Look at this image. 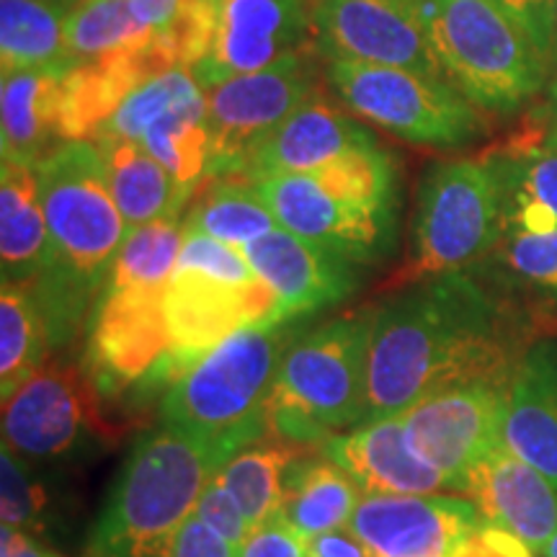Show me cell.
Listing matches in <instances>:
<instances>
[{"label": "cell", "mask_w": 557, "mask_h": 557, "mask_svg": "<svg viewBox=\"0 0 557 557\" xmlns=\"http://www.w3.org/2000/svg\"><path fill=\"white\" fill-rule=\"evenodd\" d=\"M278 227L344 256L346 261L374 263L387 253L395 235V214L351 205L333 197L310 173H276L253 178Z\"/></svg>", "instance_id": "cell-15"}, {"label": "cell", "mask_w": 557, "mask_h": 557, "mask_svg": "<svg viewBox=\"0 0 557 557\" xmlns=\"http://www.w3.org/2000/svg\"><path fill=\"white\" fill-rule=\"evenodd\" d=\"M315 47L207 90V178H243L250 160L292 111L318 90Z\"/></svg>", "instance_id": "cell-9"}, {"label": "cell", "mask_w": 557, "mask_h": 557, "mask_svg": "<svg viewBox=\"0 0 557 557\" xmlns=\"http://www.w3.org/2000/svg\"><path fill=\"white\" fill-rule=\"evenodd\" d=\"M139 145L171 173L181 189L194 194L207 178L209 165L207 109L165 116L139 137Z\"/></svg>", "instance_id": "cell-36"}, {"label": "cell", "mask_w": 557, "mask_h": 557, "mask_svg": "<svg viewBox=\"0 0 557 557\" xmlns=\"http://www.w3.org/2000/svg\"><path fill=\"white\" fill-rule=\"evenodd\" d=\"M47 336L45 315L32 289L3 282L0 292V389L9 400L16 389L45 364Z\"/></svg>", "instance_id": "cell-33"}, {"label": "cell", "mask_w": 557, "mask_h": 557, "mask_svg": "<svg viewBox=\"0 0 557 557\" xmlns=\"http://www.w3.org/2000/svg\"><path fill=\"white\" fill-rule=\"evenodd\" d=\"M169 557H238V547L191 513L173 540Z\"/></svg>", "instance_id": "cell-45"}, {"label": "cell", "mask_w": 557, "mask_h": 557, "mask_svg": "<svg viewBox=\"0 0 557 557\" xmlns=\"http://www.w3.org/2000/svg\"><path fill=\"white\" fill-rule=\"evenodd\" d=\"M302 447L289 442H256L222 465L218 478L238 500L250 529L282 513L289 468Z\"/></svg>", "instance_id": "cell-31"}, {"label": "cell", "mask_w": 557, "mask_h": 557, "mask_svg": "<svg viewBox=\"0 0 557 557\" xmlns=\"http://www.w3.org/2000/svg\"><path fill=\"white\" fill-rule=\"evenodd\" d=\"M0 517L3 527L24 529V532H41L47 519V491L34 478V472L11 447L0 449Z\"/></svg>", "instance_id": "cell-39"}, {"label": "cell", "mask_w": 557, "mask_h": 557, "mask_svg": "<svg viewBox=\"0 0 557 557\" xmlns=\"http://www.w3.org/2000/svg\"><path fill=\"white\" fill-rule=\"evenodd\" d=\"M542 557H557V534L553 540H549V545L545 547V553H542Z\"/></svg>", "instance_id": "cell-52"}, {"label": "cell", "mask_w": 557, "mask_h": 557, "mask_svg": "<svg viewBox=\"0 0 557 557\" xmlns=\"http://www.w3.org/2000/svg\"><path fill=\"white\" fill-rule=\"evenodd\" d=\"M295 338L292 323H271L222 341L171 382L160 400V423L233 455L269 436L271 389Z\"/></svg>", "instance_id": "cell-4"}, {"label": "cell", "mask_w": 557, "mask_h": 557, "mask_svg": "<svg viewBox=\"0 0 557 557\" xmlns=\"http://www.w3.org/2000/svg\"><path fill=\"white\" fill-rule=\"evenodd\" d=\"M374 145H377V137L364 124L351 120L346 111L333 107L315 90L261 145L243 178L253 181L276 176V173H312L348 152L374 148Z\"/></svg>", "instance_id": "cell-22"}, {"label": "cell", "mask_w": 557, "mask_h": 557, "mask_svg": "<svg viewBox=\"0 0 557 557\" xmlns=\"http://www.w3.org/2000/svg\"><path fill=\"white\" fill-rule=\"evenodd\" d=\"M493 165L504 205V235H545L557 230V150L545 145L504 150Z\"/></svg>", "instance_id": "cell-27"}, {"label": "cell", "mask_w": 557, "mask_h": 557, "mask_svg": "<svg viewBox=\"0 0 557 557\" xmlns=\"http://www.w3.org/2000/svg\"><path fill=\"white\" fill-rule=\"evenodd\" d=\"M459 496L475 504L485 524L506 529L537 555L557 534V485L506 447L480 459Z\"/></svg>", "instance_id": "cell-19"}, {"label": "cell", "mask_w": 557, "mask_h": 557, "mask_svg": "<svg viewBox=\"0 0 557 557\" xmlns=\"http://www.w3.org/2000/svg\"><path fill=\"white\" fill-rule=\"evenodd\" d=\"M323 455L357 480L364 496H431L449 480L410 447L406 418H369L323 444Z\"/></svg>", "instance_id": "cell-20"}, {"label": "cell", "mask_w": 557, "mask_h": 557, "mask_svg": "<svg viewBox=\"0 0 557 557\" xmlns=\"http://www.w3.org/2000/svg\"><path fill=\"white\" fill-rule=\"evenodd\" d=\"M184 246V220L178 214L132 227L111 263L103 287H169Z\"/></svg>", "instance_id": "cell-35"}, {"label": "cell", "mask_w": 557, "mask_h": 557, "mask_svg": "<svg viewBox=\"0 0 557 557\" xmlns=\"http://www.w3.org/2000/svg\"><path fill=\"white\" fill-rule=\"evenodd\" d=\"M165 287H103L90 312L86 361L103 389L173 380Z\"/></svg>", "instance_id": "cell-11"}, {"label": "cell", "mask_w": 557, "mask_h": 557, "mask_svg": "<svg viewBox=\"0 0 557 557\" xmlns=\"http://www.w3.org/2000/svg\"><path fill=\"white\" fill-rule=\"evenodd\" d=\"M364 493L333 459H302L289 468L282 517L305 537L346 529Z\"/></svg>", "instance_id": "cell-28"}, {"label": "cell", "mask_w": 557, "mask_h": 557, "mask_svg": "<svg viewBox=\"0 0 557 557\" xmlns=\"http://www.w3.org/2000/svg\"><path fill=\"white\" fill-rule=\"evenodd\" d=\"M194 513L205 521L207 527H212L214 532L222 534L230 545L240 547L246 537L250 534V524L243 513V508L238 506V500L230 496V491L220 483V478L214 475L201 491V496L197 500V508Z\"/></svg>", "instance_id": "cell-41"}, {"label": "cell", "mask_w": 557, "mask_h": 557, "mask_svg": "<svg viewBox=\"0 0 557 557\" xmlns=\"http://www.w3.org/2000/svg\"><path fill=\"white\" fill-rule=\"evenodd\" d=\"M186 0H129L135 16L143 21L150 29L163 32L169 29L173 21L178 18L181 9H184Z\"/></svg>", "instance_id": "cell-48"}, {"label": "cell", "mask_w": 557, "mask_h": 557, "mask_svg": "<svg viewBox=\"0 0 557 557\" xmlns=\"http://www.w3.org/2000/svg\"><path fill=\"white\" fill-rule=\"evenodd\" d=\"M171 67L178 65L160 45L158 34L150 45L67 67L58 107L62 143H94L132 90Z\"/></svg>", "instance_id": "cell-21"}, {"label": "cell", "mask_w": 557, "mask_h": 557, "mask_svg": "<svg viewBox=\"0 0 557 557\" xmlns=\"http://www.w3.org/2000/svg\"><path fill=\"white\" fill-rule=\"evenodd\" d=\"M549 127L545 132V148L557 150V70L549 81Z\"/></svg>", "instance_id": "cell-49"}, {"label": "cell", "mask_w": 557, "mask_h": 557, "mask_svg": "<svg viewBox=\"0 0 557 557\" xmlns=\"http://www.w3.org/2000/svg\"><path fill=\"white\" fill-rule=\"evenodd\" d=\"M496 256L508 282L545 308L557 310V230L545 235H504Z\"/></svg>", "instance_id": "cell-38"}, {"label": "cell", "mask_w": 557, "mask_h": 557, "mask_svg": "<svg viewBox=\"0 0 557 557\" xmlns=\"http://www.w3.org/2000/svg\"><path fill=\"white\" fill-rule=\"evenodd\" d=\"M199 109H207V90L199 86L189 67H171L132 90L99 137H127L139 143L156 122L176 111Z\"/></svg>", "instance_id": "cell-34"}, {"label": "cell", "mask_w": 557, "mask_h": 557, "mask_svg": "<svg viewBox=\"0 0 557 557\" xmlns=\"http://www.w3.org/2000/svg\"><path fill=\"white\" fill-rule=\"evenodd\" d=\"M243 253L261 282L274 292L278 323H295L344 302L357 289V263L284 227L248 243Z\"/></svg>", "instance_id": "cell-18"}, {"label": "cell", "mask_w": 557, "mask_h": 557, "mask_svg": "<svg viewBox=\"0 0 557 557\" xmlns=\"http://www.w3.org/2000/svg\"><path fill=\"white\" fill-rule=\"evenodd\" d=\"M508 380L485 377L434 389L403 413L410 447L449 480L451 493H459L480 459L506 447Z\"/></svg>", "instance_id": "cell-10"}, {"label": "cell", "mask_w": 557, "mask_h": 557, "mask_svg": "<svg viewBox=\"0 0 557 557\" xmlns=\"http://www.w3.org/2000/svg\"><path fill=\"white\" fill-rule=\"evenodd\" d=\"M41 3H50V5H62V9H70V11H73L75 5L81 3V0H41Z\"/></svg>", "instance_id": "cell-51"}, {"label": "cell", "mask_w": 557, "mask_h": 557, "mask_svg": "<svg viewBox=\"0 0 557 557\" xmlns=\"http://www.w3.org/2000/svg\"><path fill=\"white\" fill-rule=\"evenodd\" d=\"M70 9L41 0H0V67L3 75L24 70L70 67L65 26Z\"/></svg>", "instance_id": "cell-29"}, {"label": "cell", "mask_w": 557, "mask_h": 557, "mask_svg": "<svg viewBox=\"0 0 557 557\" xmlns=\"http://www.w3.org/2000/svg\"><path fill=\"white\" fill-rule=\"evenodd\" d=\"M312 41L325 62L400 67L444 78L421 13L410 0H315Z\"/></svg>", "instance_id": "cell-12"}, {"label": "cell", "mask_w": 557, "mask_h": 557, "mask_svg": "<svg viewBox=\"0 0 557 557\" xmlns=\"http://www.w3.org/2000/svg\"><path fill=\"white\" fill-rule=\"evenodd\" d=\"M156 29L135 16L129 0H81L67 13L65 50L70 67L150 45Z\"/></svg>", "instance_id": "cell-32"}, {"label": "cell", "mask_w": 557, "mask_h": 557, "mask_svg": "<svg viewBox=\"0 0 557 557\" xmlns=\"http://www.w3.org/2000/svg\"><path fill=\"white\" fill-rule=\"evenodd\" d=\"M315 47L310 0H218L205 60L191 70L205 90L259 73Z\"/></svg>", "instance_id": "cell-14"}, {"label": "cell", "mask_w": 557, "mask_h": 557, "mask_svg": "<svg viewBox=\"0 0 557 557\" xmlns=\"http://www.w3.org/2000/svg\"><path fill=\"white\" fill-rule=\"evenodd\" d=\"M310 176L333 197L395 214V165L380 145L348 152Z\"/></svg>", "instance_id": "cell-37"}, {"label": "cell", "mask_w": 557, "mask_h": 557, "mask_svg": "<svg viewBox=\"0 0 557 557\" xmlns=\"http://www.w3.org/2000/svg\"><path fill=\"white\" fill-rule=\"evenodd\" d=\"M94 395L75 367L45 361L3 400V444L26 459L65 457L90 423Z\"/></svg>", "instance_id": "cell-16"}, {"label": "cell", "mask_w": 557, "mask_h": 557, "mask_svg": "<svg viewBox=\"0 0 557 557\" xmlns=\"http://www.w3.org/2000/svg\"><path fill=\"white\" fill-rule=\"evenodd\" d=\"M238 557H310V540L299 534L282 513L250 529Z\"/></svg>", "instance_id": "cell-42"}, {"label": "cell", "mask_w": 557, "mask_h": 557, "mask_svg": "<svg viewBox=\"0 0 557 557\" xmlns=\"http://www.w3.org/2000/svg\"><path fill=\"white\" fill-rule=\"evenodd\" d=\"M549 67L557 70V3L553 11V52H549Z\"/></svg>", "instance_id": "cell-50"}, {"label": "cell", "mask_w": 557, "mask_h": 557, "mask_svg": "<svg viewBox=\"0 0 557 557\" xmlns=\"http://www.w3.org/2000/svg\"><path fill=\"white\" fill-rule=\"evenodd\" d=\"M504 444L557 485V348L521 354L508 380Z\"/></svg>", "instance_id": "cell-23"}, {"label": "cell", "mask_w": 557, "mask_h": 557, "mask_svg": "<svg viewBox=\"0 0 557 557\" xmlns=\"http://www.w3.org/2000/svg\"><path fill=\"white\" fill-rule=\"evenodd\" d=\"M374 312H346L299 333L271 389V436L297 447H318L364 421Z\"/></svg>", "instance_id": "cell-5"}, {"label": "cell", "mask_w": 557, "mask_h": 557, "mask_svg": "<svg viewBox=\"0 0 557 557\" xmlns=\"http://www.w3.org/2000/svg\"><path fill=\"white\" fill-rule=\"evenodd\" d=\"M447 557H542L527 545L524 540L513 537L506 529L493 524H480L465 534Z\"/></svg>", "instance_id": "cell-43"}, {"label": "cell", "mask_w": 557, "mask_h": 557, "mask_svg": "<svg viewBox=\"0 0 557 557\" xmlns=\"http://www.w3.org/2000/svg\"><path fill=\"white\" fill-rule=\"evenodd\" d=\"M67 67L24 70L3 75L0 86V139L3 160L37 165L50 158L60 137V83Z\"/></svg>", "instance_id": "cell-25"}, {"label": "cell", "mask_w": 557, "mask_h": 557, "mask_svg": "<svg viewBox=\"0 0 557 557\" xmlns=\"http://www.w3.org/2000/svg\"><path fill=\"white\" fill-rule=\"evenodd\" d=\"M504 238L500 186L487 160H447L421 181L408 261L393 287L457 274L485 259Z\"/></svg>", "instance_id": "cell-7"}, {"label": "cell", "mask_w": 557, "mask_h": 557, "mask_svg": "<svg viewBox=\"0 0 557 557\" xmlns=\"http://www.w3.org/2000/svg\"><path fill=\"white\" fill-rule=\"evenodd\" d=\"M310 557H377L361 542L351 529H336V532L310 537Z\"/></svg>", "instance_id": "cell-46"}, {"label": "cell", "mask_w": 557, "mask_h": 557, "mask_svg": "<svg viewBox=\"0 0 557 557\" xmlns=\"http://www.w3.org/2000/svg\"><path fill=\"white\" fill-rule=\"evenodd\" d=\"M483 517L465 496H361L348 529L377 557H447Z\"/></svg>", "instance_id": "cell-17"}, {"label": "cell", "mask_w": 557, "mask_h": 557, "mask_svg": "<svg viewBox=\"0 0 557 557\" xmlns=\"http://www.w3.org/2000/svg\"><path fill=\"white\" fill-rule=\"evenodd\" d=\"M444 78L472 107L511 114L545 86L549 67L496 0H416Z\"/></svg>", "instance_id": "cell-6"}, {"label": "cell", "mask_w": 557, "mask_h": 557, "mask_svg": "<svg viewBox=\"0 0 557 557\" xmlns=\"http://www.w3.org/2000/svg\"><path fill=\"white\" fill-rule=\"evenodd\" d=\"M109 191L120 207L127 227L178 214L191 199V191L181 189L173 176L143 145L127 137H96Z\"/></svg>", "instance_id": "cell-26"}, {"label": "cell", "mask_w": 557, "mask_h": 557, "mask_svg": "<svg viewBox=\"0 0 557 557\" xmlns=\"http://www.w3.org/2000/svg\"><path fill=\"white\" fill-rule=\"evenodd\" d=\"M325 81L359 120L431 148H462L483 129L478 107L444 78L400 67L325 62Z\"/></svg>", "instance_id": "cell-8"}, {"label": "cell", "mask_w": 557, "mask_h": 557, "mask_svg": "<svg viewBox=\"0 0 557 557\" xmlns=\"http://www.w3.org/2000/svg\"><path fill=\"white\" fill-rule=\"evenodd\" d=\"M163 308L173 380L238 331L278 323L276 297L261 278L235 284L197 269H173Z\"/></svg>", "instance_id": "cell-13"}, {"label": "cell", "mask_w": 557, "mask_h": 557, "mask_svg": "<svg viewBox=\"0 0 557 557\" xmlns=\"http://www.w3.org/2000/svg\"><path fill=\"white\" fill-rule=\"evenodd\" d=\"M410 3H416V0H410Z\"/></svg>", "instance_id": "cell-53"}, {"label": "cell", "mask_w": 557, "mask_h": 557, "mask_svg": "<svg viewBox=\"0 0 557 557\" xmlns=\"http://www.w3.org/2000/svg\"><path fill=\"white\" fill-rule=\"evenodd\" d=\"M233 457L163 423L145 431L109 487L83 557H169L205 485Z\"/></svg>", "instance_id": "cell-3"}, {"label": "cell", "mask_w": 557, "mask_h": 557, "mask_svg": "<svg viewBox=\"0 0 557 557\" xmlns=\"http://www.w3.org/2000/svg\"><path fill=\"white\" fill-rule=\"evenodd\" d=\"M50 227L34 165L3 160L0 169V261L3 282L32 289L50 261Z\"/></svg>", "instance_id": "cell-24"}, {"label": "cell", "mask_w": 557, "mask_h": 557, "mask_svg": "<svg viewBox=\"0 0 557 557\" xmlns=\"http://www.w3.org/2000/svg\"><path fill=\"white\" fill-rule=\"evenodd\" d=\"M519 359L500 305L465 271L410 284L374 312L364 421L459 382L511 377Z\"/></svg>", "instance_id": "cell-1"}, {"label": "cell", "mask_w": 557, "mask_h": 557, "mask_svg": "<svg viewBox=\"0 0 557 557\" xmlns=\"http://www.w3.org/2000/svg\"><path fill=\"white\" fill-rule=\"evenodd\" d=\"M3 540H0V557H62L47 547L37 534L24 532V529L3 527Z\"/></svg>", "instance_id": "cell-47"}, {"label": "cell", "mask_w": 557, "mask_h": 557, "mask_svg": "<svg viewBox=\"0 0 557 557\" xmlns=\"http://www.w3.org/2000/svg\"><path fill=\"white\" fill-rule=\"evenodd\" d=\"M176 269H197L235 284L259 282V274L250 267L243 248L209 238L205 233H191V230H184V246H181Z\"/></svg>", "instance_id": "cell-40"}, {"label": "cell", "mask_w": 557, "mask_h": 557, "mask_svg": "<svg viewBox=\"0 0 557 557\" xmlns=\"http://www.w3.org/2000/svg\"><path fill=\"white\" fill-rule=\"evenodd\" d=\"M496 3L527 32V37L534 41V47H537L542 60L549 67V52H553V11L557 0H496Z\"/></svg>", "instance_id": "cell-44"}, {"label": "cell", "mask_w": 557, "mask_h": 557, "mask_svg": "<svg viewBox=\"0 0 557 557\" xmlns=\"http://www.w3.org/2000/svg\"><path fill=\"white\" fill-rule=\"evenodd\" d=\"M50 227V261L32 287L50 344L75 336L90 299L101 295L129 227L109 191L99 145L62 143L37 165Z\"/></svg>", "instance_id": "cell-2"}, {"label": "cell", "mask_w": 557, "mask_h": 557, "mask_svg": "<svg viewBox=\"0 0 557 557\" xmlns=\"http://www.w3.org/2000/svg\"><path fill=\"white\" fill-rule=\"evenodd\" d=\"M278 222L261 191L248 178H207V186L194 197L184 230L205 233L209 238L246 248L248 243L263 238Z\"/></svg>", "instance_id": "cell-30"}]
</instances>
